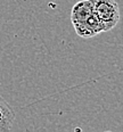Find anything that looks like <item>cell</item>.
I'll return each mask as SVG.
<instances>
[{
	"instance_id": "1",
	"label": "cell",
	"mask_w": 123,
	"mask_h": 132,
	"mask_svg": "<svg viewBox=\"0 0 123 132\" xmlns=\"http://www.w3.org/2000/svg\"><path fill=\"white\" fill-rule=\"evenodd\" d=\"M94 13L103 24L104 32L109 31L119 23L120 8L115 0H90Z\"/></svg>"
},
{
	"instance_id": "2",
	"label": "cell",
	"mask_w": 123,
	"mask_h": 132,
	"mask_svg": "<svg viewBox=\"0 0 123 132\" xmlns=\"http://www.w3.org/2000/svg\"><path fill=\"white\" fill-rule=\"evenodd\" d=\"M73 26H74L76 34L82 38H92L95 35L99 34L100 32H104L103 24L100 23V21L98 20V17L96 16L95 13L86 22L73 23Z\"/></svg>"
},
{
	"instance_id": "3",
	"label": "cell",
	"mask_w": 123,
	"mask_h": 132,
	"mask_svg": "<svg viewBox=\"0 0 123 132\" xmlns=\"http://www.w3.org/2000/svg\"><path fill=\"white\" fill-rule=\"evenodd\" d=\"M94 15V7L90 0H81L73 6L71 12L72 23H82L86 22L90 16Z\"/></svg>"
},
{
	"instance_id": "4",
	"label": "cell",
	"mask_w": 123,
	"mask_h": 132,
	"mask_svg": "<svg viewBox=\"0 0 123 132\" xmlns=\"http://www.w3.org/2000/svg\"><path fill=\"white\" fill-rule=\"evenodd\" d=\"M14 120H15V112L0 96V132L9 131L12 129Z\"/></svg>"
}]
</instances>
